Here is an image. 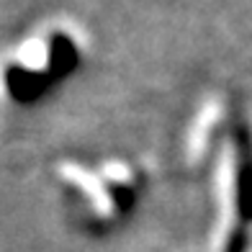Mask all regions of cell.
<instances>
[{"label":"cell","instance_id":"cell-2","mask_svg":"<svg viewBox=\"0 0 252 252\" xmlns=\"http://www.w3.org/2000/svg\"><path fill=\"white\" fill-rule=\"evenodd\" d=\"M54 183L80 224L93 232H108L134 214L147 188V175L131 157L113 155L93 162L62 157L54 165Z\"/></svg>","mask_w":252,"mask_h":252},{"label":"cell","instance_id":"cell-1","mask_svg":"<svg viewBox=\"0 0 252 252\" xmlns=\"http://www.w3.org/2000/svg\"><path fill=\"white\" fill-rule=\"evenodd\" d=\"M88 54V33L77 21L52 16L0 52V106L26 108L64 83Z\"/></svg>","mask_w":252,"mask_h":252},{"label":"cell","instance_id":"cell-4","mask_svg":"<svg viewBox=\"0 0 252 252\" xmlns=\"http://www.w3.org/2000/svg\"><path fill=\"white\" fill-rule=\"evenodd\" d=\"M229 103L224 95H209L196 108L180 136V162L190 173H201L211 165L229 142Z\"/></svg>","mask_w":252,"mask_h":252},{"label":"cell","instance_id":"cell-3","mask_svg":"<svg viewBox=\"0 0 252 252\" xmlns=\"http://www.w3.org/2000/svg\"><path fill=\"white\" fill-rule=\"evenodd\" d=\"M214 252H237L252 219V150L242 136L232 134L214 159Z\"/></svg>","mask_w":252,"mask_h":252}]
</instances>
